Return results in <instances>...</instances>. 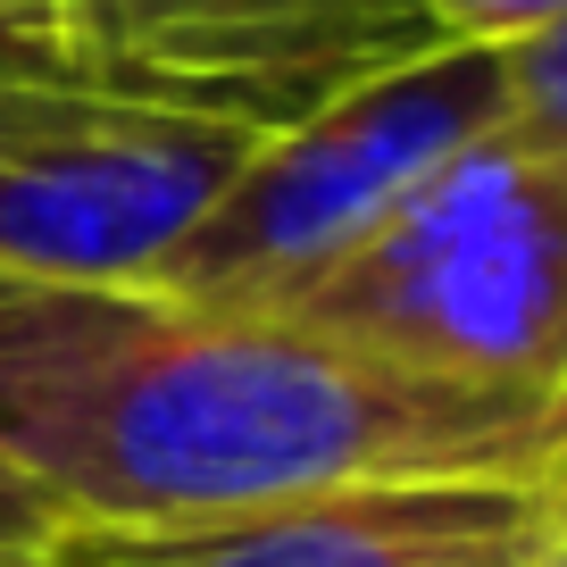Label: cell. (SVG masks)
I'll use <instances>...</instances> for the list:
<instances>
[{
  "label": "cell",
  "instance_id": "6da1fadb",
  "mask_svg": "<svg viewBox=\"0 0 567 567\" xmlns=\"http://www.w3.org/2000/svg\"><path fill=\"white\" fill-rule=\"evenodd\" d=\"M0 460L68 526H184L359 484H567V425L526 392L392 375L292 318L0 276Z\"/></svg>",
  "mask_w": 567,
  "mask_h": 567
},
{
  "label": "cell",
  "instance_id": "7a4b0ae2",
  "mask_svg": "<svg viewBox=\"0 0 567 567\" xmlns=\"http://www.w3.org/2000/svg\"><path fill=\"white\" fill-rule=\"evenodd\" d=\"M284 318L392 375L550 401L567 375V159L501 134L443 159Z\"/></svg>",
  "mask_w": 567,
  "mask_h": 567
},
{
  "label": "cell",
  "instance_id": "3957f363",
  "mask_svg": "<svg viewBox=\"0 0 567 567\" xmlns=\"http://www.w3.org/2000/svg\"><path fill=\"white\" fill-rule=\"evenodd\" d=\"M509 68L493 42H434L326 109L250 142L234 184L151 267V292L234 318H284L326 267H342L443 159L501 134Z\"/></svg>",
  "mask_w": 567,
  "mask_h": 567
},
{
  "label": "cell",
  "instance_id": "277c9868",
  "mask_svg": "<svg viewBox=\"0 0 567 567\" xmlns=\"http://www.w3.org/2000/svg\"><path fill=\"white\" fill-rule=\"evenodd\" d=\"M250 125L101 92L0 101V276L151 284L250 159Z\"/></svg>",
  "mask_w": 567,
  "mask_h": 567
},
{
  "label": "cell",
  "instance_id": "5b68a950",
  "mask_svg": "<svg viewBox=\"0 0 567 567\" xmlns=\"http://www.w3.org/2000/svg\"><path fill=\"white\" fill-rule=\"evenodd\" d=\"M51 34L101 101L250 134H276L443 42L417 0H51Z\"/></svg>",
  "mask_w": 567,
  "mask_h": 567
},
{
  "label": "cell",
  "instance_id": "8992f818",
  "mask_svg": "<svg viewBox=\"0 0 567 567\" xmlns=\"http://www.w3.org/2000/svg\"><path fill=\"white\" fill-rule=\"evenodd\" d=\"M559 493L534 476L359 484L184 526H68L34 567H509Z\"/></svg>",
  "mask_w": 567,
  "mask_h": 567
},
{
  "label": "cell",
  "instance_id": "52a82bcc",
  "mask_svg": "<svg viewBox=\"0 0 567 567\" xmlns=\"http://www.w3.org/2000/svg\"><path fill=\"white\" fill-rule=\"evenodd\" d=\"M501 68H509L501 142H526V151L567 159V25H550V34H534V42H509Z\"/></svg>",
  "mask_w": 567,
  "mask_h": 567
},
{
  "label": "cell",
  "instance_id": "ba28073f",
  "mask_svg": "<svg viewBox=\"0 0 567 567\" xmlns=\"http://www.w3.org/2000/svg\"><path fill=\"white\" fill-rule=\"evenodd\" d=\"M417 9L443 42H493V51L567 25V0H417Z\"/></svg>",
  "mask_w": 567,
  "mask_h": 567
},
{
  "label": "cell",
  "instance_id": "9c48e42d",
  "mask_svg": "<svg viewBox=\"0 0 567 567\" xmlns=\"http://www.w3.org/2000/svg\"><path fill=\"white\" fill-rule=\"evenodd\" d=\"M59 534H68V517L51 509V493H42L25 467L0 460V567H34Z\"/></svg>",
  "mask_w": 567,
  "mask_h": 567
},
{
  "label": "cell",
  "instance_id": "30bf717a",
  "mask_svg": "<svg viewBox=\"0 0 567 567\" xmlns=\"http://www.w3.org/2000/svg\"><path fill=\"white\" fill-rule=\"evenodd\" d=\"M0 92H84L59 51V34L42 25H0Z\"/></svg>",
  "mask_w": 567,
  "mask_h": 567
},
{
  "label": "cell",
  "instance_id": "8fae6325",
  "mask_svg": "<svg viewBox=\"0 0 567 567\" xmlns=\"http://www.w3.org/2000/svg\"><path fill=\"white\" fill-rule=\"evenodd\" d=\"M509 567H567V493H559V509L543 517V534H534V543L517 550Z\"/></svg>",
  "mask_w": 567,
  "mask_h": 567
},
{
  "label": "cell",
  "instance_id": "7c38bea8",
  "mask_svg": "<svg viewBox=\"0 0 567 567\" xmlns=\"http://www.w3.org/2000/svg\"><path fill=\"white\" fill-rule=\"evenodd\" d=\"M0 25H42L51 34V0H0Z\"/></svg>",
  "mask_w": 567,
  "mask_h": 567
},
{
  "label": "cell",
  "instance_id": "4fadbf2b",
  "mask_svg": "<svg viewBox=\"0 0 567 567\" xmlns=\"http://www.w3.org/2000/svg\"><path fill=\"white\" fill-rule=\"evenodd\" d=\"M550 409H559V425H567V375H559V392H550Z\"/></svg>",
  "mask_w": 567,
  "mask_h": 567
}]
</instances>
